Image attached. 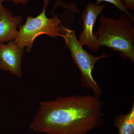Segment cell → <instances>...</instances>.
Listing matches in <instances>:
<instances>
[{"mask_svg": "<svg viewBox=\"0 0 134 134\" xmlns=\"http://www.w3.org/2000/svg\"><path fill=\"white\" fill-rule=\"evenodd\" d=\"M103 105L99 97L89 94L40 101L30 128L46 134H88L103 125Z\"/></svg>", "mask_w": 134, "mask_h": 134, "instance_id": "obj_1", "label": "cell"}, {"mask_svg": "<svg viewBox=\"0 0 134 134\" xmlns=\"http://www.w3.org/2000/svg\"><path fill=\"white\" fill-rule=\"evenodd\" d=\"M94 35L99 48L106 46L119 52L121 56L134 62V22L125 14L117 19L101 15Z\"/></svg>", "mask_w": 134, "mask_h": 134, "instance_id": "obj_2", "label": "cell"}, {"mask_svg": "<svg viewBox=\"0 0 134 134\" xmlns=\"http://www.w3.org/2000/svg\"><path fill=\"white\" fill-rule=\"evenodd\" d=\"M63 33L66 47L69 49L73 62L81 72L82 86L92 90L94 95L100 97L102 95V91L99 85L92 76V71L98 61L111 54L107 55L104 53L98 56L92 55L79 44L75 31L64 26Z\"/></svg>", "mask_w": 134, "mask_h": 134, "instance_id": "obj_3", "label": "cell"}, {"mask_svg": "<svg viewBox=\"0 0 134 134\" xmlns=\"http://www.w3.org/2000/svg\"><path fill=\"white\" fill-rule=\"evenodd\" d=\"M46 7L38 16H28L24 24L19 26L18 33L14 42L19 48L26 47L30 52L36 38L42 34H46L52 37L60 36L63 38V27L58 15L48 18L46 14Z\"/></svg>", "mask_w": 134, "mask_h": 134, "instance_id": "obj_4", "label": "cell"}, {"mask_svg": "<svg viewBox=\"0 0 134 134\" xmlns=\"http://www.w3.org/2000/svg\"><path fill=\"white\" fill-rule=\"evenodd\" d=\"M105 8L104 5L89 2L82 13L83 27L79 35L78 41L82 46H86L93 52H97L99 48L93 32V27L97 18Z\"/></svg>", "mask_w": 134, "mask_h": 134, "instance_id": "obj_5", "label": "cell"}, {"mask_svg": "<svg viewBox=\"0 0 134 134\" xmlns=\"http://www.w3.org/2000/svg\"><path fill=\"white\" fill-rule=\"evenodd\" d=\"M23 49L14 41L7 44L0 43V70L8 71L19 78L21 77V63Z\"/></svg>", "mask_w": 134, "mask_h": 134, "instance_id": "obj_6", "label": "cell"}, {"mask_svg": "<svg viewBox=\"0 0 134 134\" xmlns=\"http://www.w3.org/2000/svg\"><path fill=\"white\" fill-rule=\"evenodd\" d=\"M23 22L21 17L12 16L9 10L0 7V43L14 40L18 33V29Z\"/></svg>", "mask_w": 134, "mask_h": 134, "instance_id": "obj_7", "label": "cell"}, {"mask_svg": "<svg viewBox=\"0 0 134 134\" xmlns=\"http://www.w3.org/2000/svg\"><path fill=\"white\" fill-rule=\"evenodd\" d=\"M113 124L118 130V134H134V102L129 113L117 116Z\"/></svg>", "mask_w": 134, "mask_h": 134, "instance_id": "obj_8", "label": "cell"}, {"mask_svg": "<svg viewBox=\"0 0 134 134\" xmlns=\"http://www.w3.org/2000/svg\"><path fill=\"white\" fill-rule=\"evenodd\" d=\"M102 2L109 3L115 6L119 10L120 12H124L125 14L132 21L134 22V17L131 14L128 10L125 8L122 0H96V3L97 4H100Z\"/></svg>", "mask_w": 134, "mask_h": 134, "instance_id": "obj_9", "label": "cell"}, {"mask_svg": "<svg viewBox=\"0 0 134 134\" xmlns=\"http://www.w3.org/2000/svg\"><path fill=\"white\" fill-rule=\"evenodd\" d=\"M5 1H11L13 2L15 4H23V5H25L27 4V3L29 0H4ZM52 0H44V7L46 8V7H48L49 5V2L50 1Z\"/></svg>", "mask_w": 134, "mask_h": 134, "instance_id": "obj_10", "label": "cell"}, {"mask_svg": "<svg viewBox=\"0 0 134 134\" xmlns=\"http://www.w3.org/2000/svg\"><path fill=\"white\" fill-rule=\"evenodd\" d=\"M125 8L127 10L134 9V0H122Z\"/></svg>", "mask_w": 134, "mask_h": 134, "instance_id": "obj_11", "label": "cell"}, {"mask_svg": "<svg viewBox=\"0 0 134 134\" xmlns=\"http://www.w3.org/2000/svg\"><path fill=\"white\" fill-rule=\"evenodd\" d=\"M4 1V0H0V7L2 5V3Z\"/></svg>", "mask_w": 134, "mask_h": 134, "instance_id": "obj_12", "label": "cell"}]
</instances>
